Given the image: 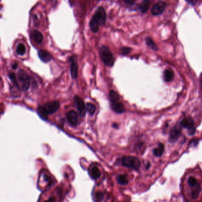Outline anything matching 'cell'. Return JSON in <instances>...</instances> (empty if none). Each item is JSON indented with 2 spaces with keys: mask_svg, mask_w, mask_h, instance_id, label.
<instances>
[{
  "mask_svg": "<svg viewBox=\"0 0 202 202\" xmlns=\"http://www.w3.org/2000/svg\"><path fill=\"white\" fill-rule=\"evenodd\" d=\"M116 179L118 183L121 185H125L128 183V177L126 174H119Z\"/></svg>",
  "mask_w": 202,
  "mask_h": 202,
  "instance_id": "21",
  "label": "cell"
},
{
  "mask_svg": "<svg viewBox=\"0 0 202 202\" xmlns=\"http://www.w3.org/2000/svg\"><path fill=\"white\" fill-rule=\"evenodd\" d=\"M43 106L48 114H52L58 110L60 104L57 101H52L45 103Z\"/></svg>",
  "mask_w": 202,
  "mask_h": 202,
  "instance_id": "8",
  "label": "cell"
},
{
  "mask_svg": "<svg viewBox=\"0 0 202 202\" xmlns=\"http://www.w3.org/2000/svg\"><path fill=\"white\" fill-rule=\"evenodd\" d=\"M86 111L91 115H94L96 111V106L91 103H87L86 104Z\"/></svg>",
  "mask_w": 202,
  "mask_h": 202,
  "instance_id": "23",
  "label": "cell"
},
{
  "mask_svg": "<svg viewBox=\"0 0 202 202\" xmlns=\"http://www.w3.org/2000/svg\"><path fill=\"white\" fill-rule=\"evenodd\" d=\"M9 77H10V79H11V81L12 82V83H14L16 86H18V83L17 82V80H16V78H15V75L12 73H11L9 74Z\"/></svg>",
  "mask_w": 202,
  "mask_h": 202,
  "instance_id": "29",
  "label": "cell"
},
{
  "mask_svg": "<svg viewBox=\"0 0 202 202\" xmlns=\"http://www.w3.org/2000/svg\"><path fill=\"white\" fill-rule=\"evenodd\" d=\"M106 21V13L105 9L100 7L95 11L94 15L92 16L90 23L89 26L91 30L94 33H97L99 30L100 25H103Z\"/></svg>",
  "mask_w": 202,
  "mask_h": 202,
  "instance_id": "2",
  "label": "cell"
},
{
  "mask_svg": "<svg viewBox=\"0 0 202 202\" xmlns=\"http://www.w3.org/2000/svg\"><path fill=\"white\" fill-rule=\"evenodd\" d=\"M150 5V0H144L140 5V10L143 13L146 12Z\"/></svg>",
  "mask_w": 202,
  "mask_h": 202,
  "instance_id": "18",
  "label": "cell"
},
{
  "mask_svg": "<svg viewBox=\"0 0 202 202\" xmlns=\"http://www.w3.org/2000/svg\"><path fill=\"white\" fill-rule=\"evenodd\" d=\"M18 80L21 83V89L24 91H27L30 86V80L26 73V72L23 70H20L18 73Z\"/></svg>",
  "mask_w": 202,
  "mask_h": 202,
  "instance_id": "5",
  "label": "cell"
},
{
  "mask_svg": "<svg viewBox=\"0 0 202 202\" xmlns=\"http://www.w3.org/2000/svg\"><path fill=\"white\" fill-rule=\"evenodd\" d=\"M150 167V163L149 162L147 163V169L149 168Z\"/></svg>",
  "mask_w": 202,
  "mask_h": 202,
  "instance_id": "33",
  "label": "cell"
},
{
  "mask_svg": "<svg viewBox=\"0 0 202 202\" xmlns=\"http://www.w3.org/2000/svg\"><path fill=\"white\" fill-rule=\"evenodd\" d=\"M67 118L69 124L72 126H76L79 121V117L77 112L73 110L70 111L67 113Z\"/></svg>",
  "mask_w": 202,
  "mask_h": 202,
  "instance_id": "11",
  "label": "cell"
},
{
  "mask_svg": "<svg viewBox=\"0 0 202 202\" xmlns=\"http://www.w3.org/2000/svg\"><path fill=\"white\" fill-rule=\"evenodd\" d=\"M89 174L91 177L94 180H97L101 177V171L97 166H93L90 168Z\"/></svg>",
  "mask_w": 202,
  "mask_h": 202,
  "instance_id": "16",
  "label": "cell"
},
{
  "mask_svg": "<svg viewBox=\"0 0 202 202\" xmlns=\"http://www.w3.org/2000/svg\"><path fill=\"white\" fill-rule=\"evenodd\" d=\"M100 56L102 61L105 65L108 66H112L113 65L115 60L113 54L108 48L105 46L101 47L100 49Z\"/></svg>",
  "mask_w": 202,
  "mask_h": 202,
  "instance_id": "4",
  "label": "cell"
},
{
  "mask_svg": "<svg viewBox=\"0 0 202 202\" xmlns=\"http://www.w3.org/2000/svg\"><path fill=\"white\" fill-rule=\"evenodd\" d=\"M182 132V130L180 127L178 126H176L173 127L170 132V137H169V141L171 143L176 142L180 136Z\"/></svg>",
  "mask_w": 202,
  "mask_h": 202,
  "instance_id": "9",
  "label": "cell"
},
{
  "mask_svg": "<svg viewBox=\"0 0 202 202\" xmlns=\"http://www.w3.org/2000/svg\"><path fill=\"white\" fill-rule=\"evenodd\" d=\"M146 45L150 49H152V50L154 51L157 50V47L156 45L155 44L154 41L152 40V39H151L150 37H147L146 39Z\"/></svg>",
  "mask_w": 202,
  "mask_h": 202,
  "instance_id": "24",
  "label": "cell"
},
{
  "mask_svg": "<svg viewBox=\"0 0 202 202\" xmlns=\"http://www.w3.org/2000/svg\"><path fill=\"white\" fill-rule=\"evenodd\" d=\"M37 113L44 120H46L48 117V113L46 112V111L44 107L43 106H39L37 109Z\"/></svg>",
  "mask_w": 202,
  "mask_h": 202,
  "instance_id": "20",
  "label": "cell"
},
{
  "mask_svg": "<svg viewBox=\"0 0 202 202\" xmlns=\"http://www.w3.org/2000/svg\"><path fill=\"white\" fill-rule=\"evenodd\" d=\"M38 55H39V57L40 59V60L42 61H43V62H45V63L49 62V61H50L51 59L50 54L49 52H48L47 51L44 50L39 51Z\"/></svg>",
  "mask_w": 202,
  "mask_h": 202,
  "instance_id": "14",
  "label": "cell"
},
{
  "mask_svg": "<svg viewBox=\"0 0 202 202\" xmlns=\"http://www.w3.org/2000/svg\"><path fill=\"white\" fill-rule=\"evenodd\" d=\"M119 164L124 167L138 170L141 166L140 160L134 156H124L119 159Z\"/></svg>",
  "mask_w": 202,
  "mask_h": 202,
  "instance_id": "3",
  "label": "cell"
},
{
  "mask_svg": "<svg viewBox=\"0 0 202 202\" xmlns=\"http://www.w3.org/2000/svg\"><path fill=\"white\" fill-rule=\"evenodd\" d=\"M164 151V146L162 143H159L158 147L153 150V154L157 157H161Z\"/></svg>",
  "mask_w": 202,
  "mask_h": 202,
  "instance_id": "17",
  "label": "cell"
},
{
  "mask_svg": "<svg viewBox=\"0 0 202 202\" xmlns=\"http://www.w3.org/2000/svg\"><path fill=\"white\" fill-rule=\"evenodd\" d=\"M181 192L185 202H202V171H187L181 180Z\"/></svg>",
  "mask_w": 202,
  "mask_h": 202,
  "instance_id": "1",
  "label": "cell"
},
{
  "mask_svg": "<svg viewBox=\"0 0 202 202\" xmlns=\"http://www.w3.org/2000/svg\"><path fill=\"white\" fill-rule=\"evenodd\" d=\"M103 194L102 192H97L95 193V199L96 200L97 202H101L102 201L103 199Z\"/></svg>",
  "mask_w": 202,
  "mask_h": 202,
  "instance_id": "26",
  "label": "cell"
},
{
  "mask_svg": "<svg viewBox=\"0 0 202 202\" xmlns=\"http://www.w3.org/2000/svg\"><path fill=\"white\" fill-rule=\"evenodd\" d=\"M109 98L111 102H118L119 100V97L118 94L114 91H111L109 93Z\"/></svg>",
  "mask_w": 202,
  "mask_h": 202,
  "instance_id": "22",
  "label": "cell"
},
{
  "mask_svg": "<svg viewBox=\"0 0 202 202\" xmlns=\"http://www.w3.org/2000/svg\"><path fill=\"white\" fill-rule=\"evenodd\" d=\"M31 36L33 39V40L37 43V44H40L43 39V36L42 34L37 31V30H34L32 31L31 34Z\"/></svg>",
  "mask_w": 202,
  "mask_h": 202,
  "instance_id": "15",
  "label": "cell"
},
{
  "mask_svg": "<svg viewBox=\"0 0 202 202\" xmlns=\"http://www.w3.org/2000/svg\"><path fill=\"white\" fill-rule=\"evenodd\" d=\"M198 1V0H186V1L192 5H195L197 4Z\"/></svg>",
  "mask_w": 202,
  "mask_h": 202,
  "instance_id": "31",
  "label": "cell"
},
{
  "mask_svg": "<svg viewBox=\"0 0 202 202\" xmlns=\"http://www.w3.org/2000/svg\"><path fill=\"white\" fill-rule=\"evenodd\" d=\"M166 7V4L163 1L158 2L152 8V12L154 15H158L161 14Z\"/></svg>",
  "mask_w": 202,
  "mask_h": 202,
  "instance_id": "10",
  "label": "cell"
},
{
  "mask_svg": "<svg viewBox=\"0 0 202 202\" xmlns=\"http://www.w3.org/2000/svg\"><path fill=\"white\" fill-rule=\"evenodd\" d=\"M123 2L126 5H132L134 3L135 0H123Z\"/></svg>",
  "mask_w": 202,
  "mask_h": 202,
  "instance_id": "30",
  "label": "cell"
},
{
  "mask_svg": "<svg viewBox=\"0 0 202 202\" xmlns=\"http://www.w3.org/2000/svg\"><path fill=\"white\" fill-rule=\"evenodd\" d=\"M74 101L76 104V108L79 111L80 115L82 116H84L86 114V105L85 104L83 101L78 96H75L74 98Z\"/></svg>",
  "mask_w": 202,
  "mask_h": 202,
  "instance_id": "7",
  "label": "cell"
},
{
  "mask_svg": "<svg viewBox=\"0 0 202 202\" xmlns=\"http://www.w3.org/2000/svg\"><path fill=\"white\" fill-rule=\"evenodd\" d=\"M44 202H55V199L53 197H50Z\"/></svg>",
  "mask_w": 202,
  "mask_h": 202,
  "instance_id": "32",
  "label": "cell"
},
{
  "mask_svg": "<svg viewBox=\"0 0 202 202\" xmlns=\"http://www.w3.org/2000/svg\"><path fill=\"white\" fill-rule=\"evenodd\" d=\"M111 108L112 109L118 113H122L125 112V108L124 105L120 102H111Z\"/></svg>",
  "mask_w": 202,
  "mask_h": 202,
  "instance_id": "13",
  "label": "cell"
},
{
  "mask_svg": "<svg viewBox=\"0 0 202 202\" xmlns=\"http://www.w3.org/2000/svg\"><path fill=\"white\" fill-rule=\"evenodd\" d=\"M180 125L188 130L190 135H193L195 133L196 129L195 127V122L193 119L190 117L184 118L180 122Z\"/></svg>",
  "mask_w": 202,
  "mask_h": 202,
  "instance_id": "6",
  "label": "cell"
},
{
  "mask_svg": "<svg viewBox=\"0 0 202 202\" xmlns=\"http://www.w3.org/2000/svg\"><path fill=\"white\" fill-rule=\"evenodd\" d=\"M69 61L70 62V73L72 78L73 79H76L78 75V66L72 57L69 58Z\"/></svg>",
  "mask_w": 202,
  "mask_h": 202,
  "instance_id": "12",
  "label": "cell"
},
{
  "mask_svg": "<svg viewBox=\"0 0 202 202\" xmlns=\"http://www.w3.org/2000/svg\"><path fill=\"white\" fill-rule=\"evenodd\" d=\"M16 53L17 54L20 55V56H23L26 53V47L25 46L22 44L20 43L18 45L17 49H16Z\"/></svg>",
  "mask_w": 202,
  "mask_h": 202,
  "instance_id": "25",
  "label": "cell"
},
{
  "mask_svg": "<svg viewBox=\"0 0 202 202\" xmlns=\"http://www.w3.org/2000/svg\"><path fill=\"white\" fill-rule=\"evenodd\" d=\"M131 51V49L128 47H123L121 49V53L123 55H127L130 53Z\"/></svg>",
  "mask_w": 202,
  "mask_h": 202,
  "instance_id": "28",
  "label": "cell"
},
{
  "mask_svg": "<svg viewBox=\"0 0 202 202\" xmlns=\"http://www.w3.org/2000/svg\"><path fill=\"white\" fill-rule=\"evenodd\" d=\"M164 78L165 82H170L174 78V73L170 69H167L164 72Z\"/></svg>",
  "mask_w": 202,
  "mask_h": 202,
  "instance_id": "19",
  "label": "cell"
},
{
  "mask_svg": "<svg viewBox=\"0 0 202 202\" xmlns=\"http://www.w3.org/2000/svg\"><path fill=\"white\" fill-rule=\"evenodd\" d=\"M42 178L43 179L44 182L47 183L49 185H51V184L52 183V180L51 179L50 177L47 175L46 174H42Z\"/></svg>",
  "mask_w": 202,
  "mask_h": 202,
  "instance_id": "27",
  "label": "cell"
}]
</instances>
